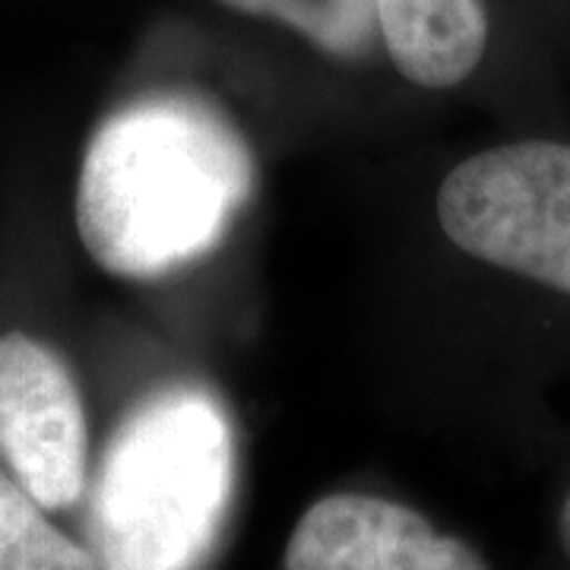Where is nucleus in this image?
<instances>
[{"label":"nucleus","instance_id":"nucleus-6","mask_svg":"<svg viewBox=\"0 0 570 570\" xmlns=\"http://www.w3.org/2000/svg\"><path fill=\"white\" fill-rule=\"evenodd\" d=\"M393 67L415 86L450 89L485 58V0H374Z\"/></svg>","mask_w":570,"mask_h":570},{"label":"nucleus","instance_id":"nucleus-3","mask_svg":"<svg viewBox=\"0 0 570 570\" xmlns=\"http://www.w3.org/2000/svg\"><path fill=\"white\" fill-rule=\"evenodd\" d=\"M438 223L469 257L570 295V142H504L453 165Z\"/></svg>","mask_w":570,"mask_h":570},{"label":"nucleus","instance_id":"nucleus-2","mask_svg":"<svg viewBox=\"0 0 570 570\" xmlns=\"http://www.w3.org/2000/svg\"><path fill=\"white\" fill-rule=\"evenodd\" d=\"M235 494V434L204 387L156 390L111 431L89 491L99 570H204Z\"/></svg>","mask_w":570,"mask_h":570},{"label":"nucleus","instance_id":"nucleus-9","mask_svg":"<svg viewBox=\"0 0 570 570\" xmlns=\"http://www.w3.org/2000/svg\"><path fill=\"white\" fill-rule=\"evenodd\" d=\"M558 535H561V546H564L570 558V494L564 498V508L558 513Z\"/></svg>","mask_w":570,"mask_h":570},{"label":"nucleus","instance_id":"nucleus-4","mask_svg":"<svg viewBox=\"0 0 570 570\" xmlns=\"http://www.w3.org/2000/svg\"><path fill=\"white\" fill-rule=\"evenodd\" d=\"M0 463L45 510L89 485V425L70 367L26 333L0 336Z\"/></svg>","mask_w":570,"mask_h":570},{"label":"nucleus","instance_id":"nucleus-1","mask_svg":"<svg viewBox=\"0 0 570 570\" xmlns=\"http://www.w3.org/2000/svg\"><path fill=\"white\" fill-rule=\"evenodd\" d=\"M254 187V153L216 108L153 96L92 134L77 184V232L105 273L159 279L223 245Z\"/></svg>","mask_w":570,"mask_h":570},{"label":"nucleus","instance_id":"nucleus-7","mask_svg":"<svg viewBox=\"0 0 570 570\" xmlns=\"http://www.w3.org/2000/svg\"><path fill=\"white\" fill-rule=\"evenodd\" d=\"M225 7L292 26L324 55L362 63L384 45L374 0H219Z\"/></svg>","mask_w":570,"mask_h":570},{"label":"nucleus","instance_id":"nucleus-8","mask_svg":"<svg viewBox=\"0 0 570 570\" xmlns=\"http://www.w3.org/2000/svg\"><path fill=\"white\" fill-rule=\"evenodd\" d=\"M0 570H99L96 554L63 535L39 501L0 466Z\"/></svg>","mask_w":570,"mask_h":570},{"label":"nucleus","instance_id":"nucleus-5","mask_svg":"<svg viewBox=\"0 0 570 570\" xmlns=\"http://www.w3.org/2000/svg\"><path fill=\"white\" fill-rule=\"evenodd\" d=\"M285 570H491L422 513L374 494H326L285 546Z\"/></svg>","mask_w":570,"mask_h":570}]
</instances>
